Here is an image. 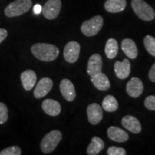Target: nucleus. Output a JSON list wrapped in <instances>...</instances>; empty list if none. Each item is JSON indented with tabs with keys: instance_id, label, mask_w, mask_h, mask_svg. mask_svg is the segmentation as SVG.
Masks as SVG:
<instances>
[{
	"instance_id": "obj_1",
	"label": "nucleus",
	"mask_w": 155,
	"mask_h": 155,
	"mask_svg": "<svg viewBox=\"0 0 155 155\" xmlns=\"http://www.w3.org/2000/svg\"><path fill=\"white\" fill-rule=\"evenodd\" d=\"M31 52L36 58L44 62L55 61L59 55V49L54 45L48 43L34 44Z\"/></svg>"
},
{
	"instance_id": "obj_2",
	"label": "nucleus",
	"mask_w": 155,
	"mask_h": 155,
	"mask_svg": "<svg viewBox=\"0 0 155 155\" xmlns=\"http://www.w3.org/2000/svg\"><path fill=\"white\" fill-rule=\"evenodd\" d=\"M131 7L139 19L150 22L154 19V9L144 0H131Z\"/></svg>"
},
{
	"instance_id": "obj_3",
	"label": "nucleus",
	"mask_w": 155,
	"mask_h": 155,
	"mask_svg": "<svg viewBox=\"0 0 155 155\" xmlns=\"http://www.w3.org/2000/svg\"><path fill=\"white\" fill-rule=\"evenodd\" d=\"M32 5V0H15L6 7L5 14L10 18L20 16L30 10Z\"/></svg>"
},
{
	"instance_id": "obj_4",
	"label": "nucleus",
	"mask_w": 155,
	"mask_h": 155,
	"mask_svg": "<svg viewBox=\"0 0 155 155\" xmlns=\"http://www.w3.org/2000/svg\"><path fill=\"white\" fill-rule=\"evenodd\" d=\"M61 131L59 130H53L45 135L40 143V149L45 154H50L53 152L62 140Z\"/></svg>"
},
{
	"instance_id": "obj_5",
	"label": "nucleus",
	"mask_w": 155,
	"mask_h": 155,
	"mask_svg": "<svg viewBox=\"0 0 155 155\" xmlns=\"http://www.w3.org/2000/svg\"><path fill=\"white\" fill-rule=\"evenodd\" d=\"M104 25V19L100 15H96L93 18L85 21L81 27L82 33L87 37L96 35L99 32Z\"/></svg>"
},
{
	"instance_id": "obj_6",
	"label": "nucleus",
	"mask_w": 155,
	"mask_h": 155,
	"mask_svg": "<svg viewBox=\"0 0 155 155\" xmlns=\"http://www.w3.org/2000/svg\"><path fill=\"white\" fill-rule=\"evenodd\" d=\"M62 7L61 0H48L42 7V14L46 19H55L59 15Z\"/></svg>"
},
{
	"instance_id": "obj_7",
	"label": "nucleus",
	"mask_w": 155,
	"mask_h": 155,
	"mask_svg": "<svg viewBox=\"0 0 155 155\" xmlns=\"http://www.w3.org/2000/svg\"><path fill=\"white\" fill-rule=\"evenodd\" d=\"M81 45L78 42L71 41L65 45L63 50V56L68 63H74L79 58Z\"/></svg>"
},
{
	"instance_id": "obj_8",
	"label": "nucleus",
	"mask_w": 155,
	"mask_h": 155,
	"mask_svg": "<svg viewBox=\"0 0 155 155\" xmlns=\"http://www.w3.org/2000/svg\"><path fill=\"white\" fill-rule=\"evenodd\" d=\"M53 86V82L50 78H43L38 83L34 90V96L41 98L48 95Z\"/></svg>"
},
{
	"instance_id": "obj_9",
	"label": "nucleus",
	"mask_w": 155,
	"mask_h": 155,
	"mask_svg": "<svg viewBox=\"0 0 155 155\" xmlns=\"http://www.w3.org/2000/svg\"><path fill=\"white\" fill-rule=\"evenodd\" d=\"M103 61L99 54H94L91 56L87 65V73L91 77L101 72Z\"/></svg>"
},
{
	"instance_id": "obj_10",
	"label": "nucleus",
	"mask_w": 155,
	"mask_h": 155,
	"mask_svg": "<svg viewBox=\"0 0 155 155\" xmlns=\"http://www.w3.org/2000/svg\"><path fill=\"white\" fill-rule=\"evenodd\" d=\"M144 91V84L139 78L134 77L127 84V92L132 98H138Z\"/></svg>"
},
{
	"instance_id": "obj_11",
	"label": "nucleus",
	"mask_w": 155,
	"mask_h": 155,
	"mask_svg": "<svg viewBox=\"0 0 155 155\" xmlns=\"http://www.w3.org/2000/svg\"><path fill=\"white\" fill-rule=\"evenodd\" d=\"M60 90L63 98L68 101H73L76 96L73 83L69 79H63L60 83Z\"/></svg>"
},
{
	"instance_id": "obj_12",
	"label": "nucleus",
	"mask_w": 155,
	"mask_h": 155,
	"mask_svg": "<svg viewBox=\"0 0 155 155\" xmlns=\"http://www.w3.org/2000/svg\"><path fill=\"white\" fill-rule=\"evenodd\" d=\"M87 115H88V121L91 124H98L103 119L102 108L96 103L90 104L87 108Z\"/></svg>"
},
{
	"instance_id": "obj_13",
	"label": "nucleus",
	"mask_w": 155,
	"mask_h": 155,
	"mask_svg": "<svg viewBox=\"0 0 155 155\" xmlns=\"http://www.w3.org/2000/svg\"><path fill=\"white\" fill-rule=\"evenodd\" d=\"M114 71L119 79H126L130 75L131 64L127 58L122 62L116 61L114 64Z\"/></svg>"
},
{
	"instance_id": "obj_14",
	"label": "nucleus",
	"mask_w": 155,
	"mask_h": 155,
	"mask_svg": "<svg viewBox=\"0 0 155 155\" xmlns=\"http://www.w3.org/2000/svg\"><path fill=\"white\" fill-rule=\"evenodd\" d=\"M42 108L45 113L51 116H57L61 112V106L57 101L45 99L42 103Z\"/></svg>"
},
{
	"instance_id": "obj_15",
	"label": "nucleus",
	"mask_w": 155,
	"mask_h": 155,
	"mask_svg": "<svg viewBox=\"0 0 155 155\" xmlns=\"http://www.w3.org/2000/svg\"><path fill=\"white\" fill-rule=\"evenodd\" d=\"M121 124L125 129L134 134H139L141 131L140 122L133 116L127 115L124 116L121 120Z\"/></svg>"
},
{
	"instance_id": "obj_16",
	"label": "nucleus",
	"mask_w": 155,
	"mask_h": 155,
	"mask_svg": "<svg viewBox=\"0 0 155 155\" xmlns=\"http://www.w3.org/2000/svg\"><path fill=\"white\" fill-rule=\"evenodd\" d=\"M108 138L116 142H125L129 137L127 131L117 127H110L107 130Z\"/></svg>"
},
{
	"instance_id": "obj_17",
	"label": "nucleus",
	"mask_w": 155,
	"mask_h": 155,
	"mask_svg": "<svg viewBox=\"0 0 155 155\" xmlns=\"http://www.w3.org/2000/svg\"><path fill=\"white\" fill-rule=\"evenodd\" d=\"M91 81L94 86L99 91H107L111 87V83L107 75L102 72L91 77Z\"/></svg>"
},
{
	"instance_id": "obj_18",
	"label": "nucleus",
	"mask_w": 155,
	"mask_h": 155,
	"mask_svg": "<svg viewBox=\"0 0 155 155\" xmlns=\"http://www.w3.org/2000/svg\"><path fill=\"white\" fill-rule=\"evenodd\" d=\"M20 78L25 90L31 91L36 83L37 75L32 70H27L22 73Z\"/></svg>"
},
{
	"instance_id": "obj_19",
	"label": "nucleus",
	"mask_w": 155,
	"mask_h": 155,
	"mask_svg": "<svg viewBox=\"0 0 155 155\" xmlns=\"http://www.w3.org/2000/svg\"><path fill=\"white\" fill-rule=\"evenodd\" d=\"M121 49L126 55L130 59H135L138 55V49L134 40L126 38L121 42Z\"/></svg>"
},
{
	"instance_id": "obj_20",
	"label": "nucleus",
	"mask_w": 155,
	"mask_h": 155,
	"mask_svg": "<svg viewBox=\"0 0 155 155\" xmlns=\"http://www.w3.org/2000/svg\"><path fill=\"white\" fill-rule=\"evenodd\" d=\"M127 0H106L104 4L106 10L111 13H117L124 10Z\"/></svg>"
},
{
	"instance_id": "obj_21",
	"label": "nucleus",
	"mask_w": 155,
	"mask_h": 155,
	"mask_svg": "<svg viewBox=\"0 0 155 155\" xmlns=\"http://www.w3.org/2000/svg\"><path fill=\"white\" fill-rule=\"evenodd\" d=\"M104 148V142L100 137H94L87 148V154L89 155H97Z\"/></svg>"
},
{
	"instance_id": "obj_22",
	"label": "nucleus",
	"mask_w": 155,
	"mask_h": 155,
	"mask_svg": "<svg viewBox=\"0 0 155 155\" xmlns=\"http://www.w3.org/2000/svg\"><path fill=\"white\" fill-rule=\"evenodd\" d=\"M104 51H105L106 55L109 59H114L116 58L118 52H119V45H118V42L115 39H108L106 43Z\"/></svg>"
},
{
	"instance_id": "obj_23",
	"label": "nucleus",
	"mask_w": 155,
	"mask_h": 155,
	"mask_svg": "<svg viewBox=\"0 0 155 155\" xmlns=\"http://www.w3.org/2000/svg\"><path fill=\"white\" fill-rule=\"evenodd\" d=\"M102 108L106 112H114L119 108V104L115 97L108 95L104 98L102 102Z\"/></svg>"
},
{
	"instance_id": "obj_24",
	"label": "nucleus",
	"mask_w": 155,
	"mask_h": 155,
	"mask_svg": "<svg viewBox=\"0 0 155 155\" xmlns=\"http://www.w3.org/2000/svg\"><path fill=\"white\" fill-rule=\"evenodd\" d=\"M144 45L147 52L151 55L155 57V38L151 35H147L144 39Z\"/></svg>"
},
{
	"instance_id": "obj_25",
	"label": "nucleus",
	"mask_w": 155,
	"mask_h": 155,
	"mask_svg": "<svg viewBox=\"0 0 155 155\" xmlns=\"http://www.w3.org/2000/svg\"><path fill=\"white\" fill-rule=\"evenodd\" d=\"M22 150L17 146H12L4 149L0 152V155H21Z\"/></svg>"
},
{
	"instance_id": "obj_26",
	"label": "nucleus",
	"mask_w": 155,
	"mask_h": 155,
	"mask_svg": "<svg viewBox=\"0 0 155 155\" xmlns=\"http://www.w3.org/2000/svg\"><path fill=\"white\" fill-rule=\"evenodd\" d=\"M8 119V108L4 103L0 102V124H3Z\"/></svg>"
},
{
	"instance_id": "obj_27",
	"label": "nucleus",
	"mask_w": 155,
	"mask_h": 155,
	"mask_svg": "<svg viewBox=\"0 0 155 155\" xmlns=\"http://www.w3.org/2000/svg\"><path fill=\"white\" fill-rule=\"evenodd\" d=\"M107 154L108 155H126L127 152L122 147H110L107 150Z\"/></svg>"
},
{
	"instance_id": "obj_28",
	"label": "nucleus",
	"mask_w": 155,
	"mask_h": 155,
	"mask_svg": "<svg viewBox=\"0 0 155 155\" xmlns=\"http://www.w3.org/2000/svg\"><path fill=\"white\" fill-rule=\"evenodd\" d=\"M144 106L150 111H155V96H149L145 98Z\"/></svg>"
},
{
	"instance_id": "obj_29",
	"label": "nucleus",
	"mask_w": 155,
	"mask_h": 155,
	"mask_svg": "<svg viewBox=\"0 0 155 155\" xmlns=\"http://www.w3.org/2000/svg\"><path fill=\"white\" fill-rule=\"evenodd\" d=\"M149 78H150V81L153 83H155V63L153 64L152 66L151 67L149 72Z\"/></svg>"
},
{
	"instance_id": "obj_30",
	"label": "nucleus",
	"mask_w": 155,
	"mask_h": 155,
	"mask_svg": "<svg viewBox=\"0 0 155 155\" xmlns=\"http://www.w3.org/2000/svg\"><path fill=\"white\" fill-rule=\"evenodd\" d=\"M7 35H8V33H7V31L5 29L0 28V44L7 38Z\"/></svg>"
},
{
	"instance_id": "obj_31",
	"label": "nucleus",
	"mask_w": 155,
	"mask_h": 155,
	"mask_svg": "<svg viewBox=\"0 0 155 155\" xmlns=\"http://www.w3.org/2000/svg\"><path fill=\"white\" fill-rule=\"evenodd\" d=\"M42 7L41 5H35L34 8H33V11L36 15H39L42 12Z\"/></svg>"
}]
</instances>
